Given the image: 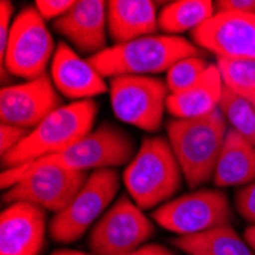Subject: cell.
<instances>
[{
  "label": "cell",
  "mask_w": 255,
  "mask_h": 255,
  "mask_svg": "<svg viewBox=\"0 0 255 255\" xmlns=\"http://www.w3.org/2000/svg\"><path fill=\"white\" fill-rule=\"evenodd\" d=\"M216 187H242L255 182V147L229 128L214 170Z\"/></svg>",
  "instance_id": "d6986e66"
},
{
  "label": "cell",
  "mask_w": 255,
  "mask_h": 255,
  "mask_svg": "<svg viewBox=\"0 0 255 255\" xmlns=\"http://www.w3.org/2000/svg\"><path fill=\"white\" fill-rule=\"evenodd\" d=\"M159 15L150 0H110L107 2V31L117 44L156 35Z\"/></svg>",
  "instance_id": "e0dca14e"
},
{
  "label": "cell",
  "mask_w": 255,
  "mask_h": 255,
  "mask_svg": "<svg viewBox=\"0 0 255 255\" xmlns=\"http://www.w3.org/2000/svg\"><path fill=\"white\" fill-rule=\"evenodd\" d=\"M74 0H37L35 8L46 21L60 18L74 6Z\"/></svg>",
  "instance_id": "4316f807"
},
{
  "label": "cell",
  "mask_w": 255,
  "mask_h": 255,
  "mask_svg": "<svg viewBox=\"0 0 255 255\" xmlns=\"http://www.w3.org/2000/svg\"><path fill=\"white\" fill-rule=\"evenodd\" d=\"M134 154L136 145L133 136L117 126L104 123L66 151L38 160L69 170L97 171L130 164Z\"/></svg>",
  "instance_id": "9c48e42d"
},
{
  "label": "cell",
  "mask_w": 255,
  "mask_h": 255,
  "mask_svg": "<svg viewBox=\"0 0 255 255\" xmlns=\"http://www.w3.org/2000/svg\"><path fill=\"white\" fill-rule=\"evenodd\" d=\"M216 6L210 0H177L164 6L159 14V28L171 34L196 31L216 12Z\"/></svg>",
  "instance_id": "44dd1931"
},
{
  "label": "cell",
  "mask_w": 255,
  "mask_h": 255,
  "mask_svg": "<svg viewBox=\"0 0 255 255\" xmlns=\"http://www.w3.org/2000/svg\"><path fill=\"white\" fill-rule=\"evenodd\" d=\"M214 6L217 11H234L255 15V0H219Z\"/></svg>",
  "instance_id": "f1b7e54d"
},
{
  "label": "cell",
  "mask_w": 255,
  "mask_h": 255,
  "mask_svg": "<svg viewBox=\"0 0 255 255\" xmlns=\"http://www.w3.org/2000/svg\"><path fill=\"white\" fill-rule=\"evenodd\" d=\"M29 133L31 130L28 128L3 124V123L0 124V153H2V156L14 150Z\"/></svg>",
  "instance_id": "484cf974"
},
{
  "label": "cell",
  "mask_w": 255,
  "mask_h": 255,
  "mask_svg": "<svg viewBox=\"0 0 255 255\" xmlns=\"http://www.w3.org/2000/svg\"><path fill=\"white\" fill-rule=\"evenodd\" d=\"M87 255H92V254H87ZM121 255H176V254L165 246L153 243V245H144V246L137 248L131 252L121 254Z\"/></svg>",
  "instance_id": "f546056e"
},
{
  "label": "cell",
  "mask_w": 255,
  "mask_h": 255,
  "mask_svg": "<svg viewBox=\"0 0 255 255\" xmlns=\"http://www.w3.org/2000/svg\"><path fill=\"white\" fill-rule=\"evenodd\" d=\"M168 86L148 75H123L110 81V101L117 118L144 131H157L168 101Z\"/></svg>",
  "instance_id": "52a82bcc"
},
{
  "label": "cell",
  "mask_w": 255,
  "mask_h": 255,
  "mask_svg": "<svg viewBox=\"0 0 255 255\" xmlns=\"http://www.w3.org/2000/svg\"><path fill=\"white\" fill-rule=\"evenodd\" d=\"M194 44L217 58L255 60V15L234 11H217L200 28L191 32Z\"/></svg>",
  "instance_id": "7c38bea8"
},
{
  "label": "cell",
  "mask_w": 255,
  "mask_h": 255,
  "mask_svg": "<svg viewBox=\"0 0 255 255\" xmlns=\"http://www.w3.org/2000/svg\"><path fill=\"white\" fill-rule=\"evenodd\" d=\"M89 174L55 164L34 160L15 168L3 170V200L11 205L26 202L44 211L61 213L84 187Z\"/></svg>",
  "instance_id": "3957f363"
},
{
  "label": "cell",
  "mask_w": 255,
  "mask_h": 255,
  "mask_svg": "<svg viewBox=\"0 0 255 255\" xmlns=\"http://www.w3.org/2000/svg\"><path fill=\"white\" fill-rule=\"evenodd\" d=\"M97 113L98 106L92 100L61 106L31 130L14 150L2 156V167L9 170L66 151L92 131Z\"/></svg>",
  "instance_id": "277c9868"
},
{
  "label": "cell",
  "mask_w": 255,
  "mask_h": 255,
  "mask_svg": "<svg viewBox=\"0 0 255 255\" xmlns=\"http://www.w3.org/2000/svg\"><path fill=\"white\" fill-rule=\"evenodd\" d=\"M52 255H87L81 251H71V249H64V251H57Z\"/></svg>",
  "instance_id": "1f68e13d"
},
{
  "label": "cell",
  "mask_w": 255,
  "mask_h": 255,
  "mask_svg": "<svg viewBox=\"0 0 255 255\" xmlns=\"http://www.w3.org/2000/svg\"><path fill=\"white\" fill-rule=\"evenodd\" d=\"M183 173L168 139L147 136L124 171L128 194L141 210H151L182 188Z\"/></svg>",
  "instance_id": "5b68a950"
},
{
  "label": "cell",
  "mask_w": 255,
  "mask_h": 255,
  "mask_svg": "<svg viewBox=\"0 0 255 255\" xmlns=\"http://www.w3.org/2000/svg\"><path fill=\"white\" fill-rule=\"evenodd\" d=\"M219 109L223 117L243 139L255 147V104L236 95L223 86V95Z\"/></svg>",
  "instance_id": "603a6c76"
},
{
  "label": "cell",
  "mask_w": 255,
  "mask_h": 255,
  "mask_svg": "<svg viewBox=\"0 0 255 255\" xmlns=\"http://www.w3.org/2000/svg\"><path fill=\"white\" fill-rule=\"evenodd\" d=\"M228 130V121L220 109L205 117L173 118L168 123V141L190 188L213 179Z\"/></svg>",
  "instance_id": "7a4b0ae2"
},
{
  "label": "cell",
  "mask_w": 255,
  "mask_h": 255,
  "mask_svg": "<svg viewBox=\"0 0 255 255\" xmlns=\"http://www.w3.org/2000/svg\"><path fill=\"white\" fill-rule=\"evenodd\" d=\"M210 67L203 57H187L174 63L167 72V86L170 94H179L193 87Z\"/></svg>",
  "instance_id": "cb8c5ba5"
},
{
  "label": "cell",
  "mask_w": 255,
  "mask_h": 255,
  "mask_svg": "<svg viewBox=\"0 0 255 255\" xmlns=\"http://www.w3.org/2000/svg\"><path fill=\"white\" fill-rule=\"evenodd\" d=\"M223 95V81L217 64H210L205 75L190 89L170 94L167 110L176 120L205 117L219 109Z\"/></svg>",
  "instance_id": "ac0fdd59"
},
{
  "label": "cell",
  "mask_w": 255,
  "mask_h": 255,
  "mask_svg": "<svg viewBox=\"0 0 255 255\" xmlns=\"http://www.w3.org/2000/svg\"><path fill=\"white\" fill-rule=\"evenodd\" d=\"M236 206L245 220L255 225V182L237 190Z\"/></svg>",
  "instance_id": "d4e9b609"
},
{
  "label": "cell",
  "mask_w": 255,
  "mask_h": 255,
  "mask_svg": "<svg viewBox=\"0 0 255 255\" xmlns=\"http://www.w3.org/2000/svg\"><path fill=\"white\" fill-rule=\"evenodd\" d=\"M217 67L226 89L255 104L254 58H217Z\"/></svg>",
  "instance_id": "7402d4cb"
},
{
  "label": "cell",
  "mask_w": 255,
  "mask_h": 255,
  "mask_svg": "<svg viewBox=\"0 0 255 255\" xmlns=\"http://www.w3.org/2000/svg\"><path fill=\"white\" fill-rule=\"evenodd\" d=\"M12 11L14 6L11 2H6V0H2L0 2V60L3 58L5 52H6V46H8V38H9V32H11V18H12Z\"/></svg>",
  "instance_id": "83f0119b"
},
{
  "label": "cell",
  "mask_w": 255,
  "mask_h": 255,
  "mask_svg": "<svg viewBox=\"0 0 255 255\" xmlns=\"http://www.w3.org/2000/svg\"><path fill=\"white\" fill-rule=\"evenodd\" d=\"M245 240L251 246V249L255 252V225H251L245 231Z\"/></svg>",
  "instance_id": "4dcf8cb0"
},
{
  "label": "cell",
  "mask_w": 255,
  "mask_h": 255,
  "mask_svg": "<svg viewBox=\"0 0 255 255\" xmlns=\"http://www.w3.org/2000/svg\"><path fill=\"white\" fill-rule=\"evenodd\" d=\"M51 75L54 86L69 100L84 101L107 92L104 77L63 41L55 48Z\"/></svg>",
  "instance_id": "2e32d148"
},
{
  "label": "cell",
  "mask_w": 255,
  "mask_h": 255,
  "mask_svg": "<svg viewBox=\"0 0 255 255\" xmlns=\"http://www.w3.org/2000/svg\"><path fill=\"white\" fill-rule=\"evenodd\" d=\"M44 231V210L26 202L8 205L0 216V255H38Z\"/></svg>",
  "instance_id": "5bb4252c"
},
{
  "label": "cell",
  "mask_w": 255,
  "mask_h": 255,
  "mask_svg": "<svg viewBox=\"0 0 255 255\" xmlns=\"http://www.w3.org/2000/svg\"><path fill=\"white\" fill-rule=\"evenodd\" d=\"M60 107L61 100L48 75L0 90V120L3 124L34 130Z\"/></svg>",
  "instance_id": "4fadbf2b"
},
{
  "label": "cell",
  "mask_w": 255,
  "mask_h": 255,
  "mask_svg": "<svg viewBox=\"0 0 255 255\" xmlns=\"http://www.w3.org/2000/svg\"><path fill=\"white\" fill-rule=\"evenodd\" d=\"M118 188L120 176L113 168L97 170L89 174L75 199L51 220V237L58 243L80 240L115 199Z\"/></svg>",
  "instance_id": "ba28073f"
},
{
  "label": "cell",
  "mask_w": 255,
  "mask_h": 255,
  "mask_svg": "<svg viewBox=\"0 0 255 255\" xmlns=\"http://www.w3.org/2000/svg\"><path fill=\"white\" fill-rule=\"evenodd\" d=\"M154 233V226L136 203L121 196L90 231L92 255H121L141 248Z\"/></svg>",
  "instance_id": "8fae6325"
},
{
  "label": "cell",
  "mask_w": 255,
  "mask_h": 255,
  "mask_svg": "<svg viewBox=\"0 0 255 255\" xmlns=\"http://www.w3.org/2000/svg\"><path fill=\"white\" fill-rule=\"evenodd\" d=\"M54 29L80 52L95 55L106 49L107 2L80 0L64 15L54 20Z\"/></svg>",
  "instance_id": "9a60e30c"
},
{
  "label": "cell",
  "mask_w": 255,
  "mask_h": 255,
  "mask_svg": "<svg viewBox=\"0 0 255 255\" xmlns=\"http://www.w3.org/2000/svg\"><path fill=\"white\" fill-rule=\"evenodd\" d=\"M173 246L190 255H255L231 225H222L210 231L171 240Z\"/></svg>",
  "instance_id": "ffe728a7"
},
{
  "label": "cell",
  "mask_w": 255,
  "mask_h": 255,
  "mask_svg": "<svg viewBox=\"0 0 255 255\" xmlns=\"http://www.w3.org/2000/svg\"><path fill=\"white\" fill-rule=\"evenodd\" d=\"M153 219L164 229L191 236L229 225L233 219L228 197L220 190H197L156 208Z\"/></svg>",
  "instance_id": "30bf717a"
},
{
  "label": "cell",
  "mask_w": 255,
  "mask_h": 255,
  "mask_svg": "<svg viewBox=\"0 0 255 255\" xmlns=\"http://www.w3.org/2000/svg\"><path fill=\"white\" fill-rule=\"evenodd\" d=\"M202 49L177 35H147L127 43L113 44L90 55L89 63L106 78L168 72L182 58L202 57Z\"/></svg>",
  "instance_id": "6da1fadb"
},
{
  "label": "cell",
  "mask_w": 255,
  "mask_h": 255,
  "mask_svg": "<svg viewBox=\"0 0 255 255\" xmlns=\"http://www.w3.org/2000/svg\"><path fill=\"white\" fill-rule=\"evenodd\" d=\"M54 54V38L44 18L38 14L35 5L26 6L11 25L6 52L0 60L2 81H6V74L28 81L46 75L44 71Z\"/></svg>",
  "instance_id": "8992f818"
}]
</instances>
